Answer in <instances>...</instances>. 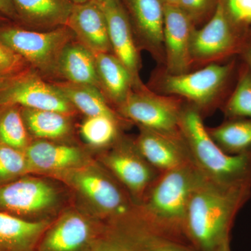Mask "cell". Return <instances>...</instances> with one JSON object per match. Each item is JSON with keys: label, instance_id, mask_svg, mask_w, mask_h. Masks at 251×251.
Here are the masks:
<instances>
[{"label": "cell", "instance_id": "cell-1", "mask_svg": "<svg viewBox=\"0 0 251 251\" xmlns=\"http://www.w3.org/2000/svg\"><path fill=\"white\" fill-rule=\"evenodd\" d=\"M251 195V186H223L204 177L191 195L186 211L184 235L189 244L197 251H217Z\"/></svg>", "mask_w": 251, "mask_h": 251}, {"label": "cell", "instance_id": "cell-2", "mask_svg": "<svg viewBox=\"0 0 251 251\" xmlns=\"http://www.w3.org/2000/svg\"><path fill=\"white\" fill-rule=\"evenodd\" d=\"M204 178L193 162L161 173L140 202L137 219L158 233L184 242L188 203Z\"/></svg>", "mask_w": 251, "mask_h": 251}, {"label": "cell", "instance_id": "cell-3", "mask_svg": "<svg viewBox=\"0 0 251 251\" xmlns=\"http://www.w3.org/2000/svg\"><path fill=\"white\" fill-rule=\"evenodd\" d=\"M180 130L193 163L206 179L223 186H251V153L224 152L208 133L202 115L186 102Z\"/></svg>", "mask_w": 251, "mask_h": 251}, {"label": "cell", "instance_id": "cell-4", "mask_svg": "<svg viewBox=\"0 0 251 251\" xmlns=\"http://www.w3.org/2000/svg\"><path fill=\"white\" fill-rule=\"evenodd\" d=\"M234 69V61L209 64L178 75L168 74L161 68L156 70L148 88L157 94L181 98L202 116L222 102Z\"/></svg>", "mask_w": 251, "mask_h": 251}, {"label": "cell", "instance_id": "cell-5", "mask_svg": "<svg viewBox=\"0 0 251 251\" xmlns=\"http://www.w3.org/2000/svg\"><path fill=\"white\" fill-rule=\"evenodd\" d=\"M251 36V28L234 23L219 1L212 18L201 29L196 28L193 31V69H200L240 54Z\"/></svg>", "mask_w": 251, "mask_h": 251}, {"label": "cell", "instance_id": "cell-6", "mask_svg": "<svg viewBox=\"0 0 251 251\" xmlns=\"http://www.w3.org/2000/svg\"><path fill=\"white\" fill-rule=\"evenodd\" d=\"M75 34L68 26L40 31L9 26L0 29V41L44 73L57 72L63 50Z\"/></svg>", "mask_w": 251, "mask_h": 251}, {"label": "cell", "instance_id": "cell-7", "mask_svg": "<svg viewBox=\"0 0 251 251\" xmlns=\"http://www.w3.org/2000/svg\"><path fill=\"white\" fill-rule=\"evenodd\" d=\"M184 103L179 97L157 94L148 88L133 91L118 108L141 128L178 136L182 135L180 117Z\"/></svg>", "mask_w": 251, "mask_h": 251}, {"label": "cell", "instance_id": "cell-8", "mask_svg": "<svg viewBox=\"0 0 251 251\" xmlns=\"http://www.w3.org/2000/svg\"><path fill=\"white\" fill-rule=\"evenodd\" d=\"M125 9L138 47L148 50L165 64L164 6L159 0H120Z\"/></svg>", "mask_w": 251, "mask_h": 251}, {"label": "cell", "instance_id": "cell-9", "mask_svg": "<svg viewBox=\"0 0 251 251\" xmlns=\"http://www.w3.org/2000/svg\"><path fill=\"white\" fill-rule=\"evenodd\" d=\"M0 104H18L27 108L52 110L64 115L72 110V104L54 85H50L34 75L21 77L1 87Z\"/></svg>", "mask_w": 251, "mask_h": 251}, {"label": "cell", "instance_id": "cell-10", "mask_svg": "<svg viewBox=\"0 0 251 251\" xmlns=\"http://www.w3.org/2000/svg\"><path fill=\"white\" fill-rule=\"evenodd\" d=\"M105 161L139 203L161 173L144 158L135 144H119Z\"/></svg>", "mask_w": 251, "mask_h": 251}, {"label": "cell", "instance_id": "cell-11", "mask_svg": "<svg viewBox=\"0 0 251 251\" xmlns=\"http://www.w3.org/2000/svg\"><path fill=\"white\" fill-rule=\"evenodd\" d=\"M196 26L178 6H164L165 72L173 75L193 69L191 39Z\"/></svg>", "mask_w": 251, "mask_h": 251}, {"label": "cell", "instance_id": "cell-12", "mask_svg": "<svg viewBox=\"0 0 251 251\" xmlns=\"http://www.w3.org/2000/svg\"><path fill=\"white\" fill-rule=\"evenodd\" d=\"M100 6L103 8L108 22L112 54L128 69L133 77V91L146 90L148 87L144 85L140 79L141 59L139 47L125 9L120 0L112 4Z\"/></svg>", "mask_w": 251, "mask_h": 251}, {"label": "cell", "instance_id": "cell-13", "mask_svg": "<svg viewBox=\"0 0 251 251\" xmlns=\"http://www.w3.org/2000/svg\"><path fill=\"white\" fill-rule=\"evenodd\" d=\"M140 128L135 146L144 158L160 173L193 162L182 135L163 134Z\"/></svg>", "mask_w": 251, "mask_h": 251}, {"label": "cell", "instance_id": "cell-14", "mask_svg": "<svg viewBox=\"0 0 251 251\" xmlns=\"http://www.w3.org/2000/svg\"><path fill=\"white\" fill-rule=\"evenodd\" d=\"M67 26L94 54L112 52L106 16L97 0L74 4Z\"/></svg>", "mask_w": 251, "mask_h": 251}, {"label": "cell", "instance_id": "cell-15", "mask_svg": "<svg viewBox=\"0 0 251 251\" xmlns=\"http://www.w3.org/2000/svg\"><path fill=\"white\" fill-rule=\"evenodd\" d=\"M94 231L88 221L70 214L46 232L36 251H92Z\"/></svg>", "mask_w": 251, "mask_h": 251}, {"label": "cell", "instance_id": "cell-16", "mask_svg": "<svg viewBox=\"0 0 251 251\" xmlns=\"http://www.w3.org/2000/svg\"><path fill=\"white\" fill-rule=\"evenodd\" d=\"M55 197L52 186L39 179L25 178L0 187V206L18 212L44 210Z\"/></svg>", "mask_w": 251, "mask_h": 251}, {"label": "cell", "instance_id": "cell-17", "mask_svg": "<svg viewBox=\"0 0 251 251\" xmlns=\"http://www.w3.org/2000/svg\"><path fill=\"white\" fill-rule=\"evenodd\" d=\"M18 21L36 29L67 25L74 7L70 0H12Z\"/></svg>", "mask_w": 251, "mask_h": 251}, {"label": "cell", "instance_id": "cell-18", "mask_svg": "<svg viewBox=\"0 0 251 251\" xmlns=\"http://www.w3.org/2000/svg\"><path fill=\"white\" fill-rule=\"evenodd\" d=\"M76 183L82 193L108 215L126 218L129 202L118 185L106 176L94 173L79 175Z\"/></svg>", "mask_w": 251, "mask_h": 251}, {"label": "cell", "instance_id": "cell-19", "mask_svg": "<svg viewBox=\"0 0 251 251\" xmlns=\"http://www.w3.org/2000/svg\"><path fill=\"white\" fill-rule=\"evenodd\" d=\"M94 54L100 88L109 100L120 107L134 90L133 77L111 52Z\"/></svg>", "mask_w": 251, "mask_h": 251}, {"label": "cell", "instance_id": "cell-20", "mask_svg": "<svg viewBox=\"0 0 251 251\" xmlns=\"http://www.w3.org/2000/svg\"><path fill=\"white\" fill-rule=\"evenodd\" d=\"M57 72L68 82L100 89L95 57L82 44L69 43L59 57Z\"/></svg>", "mask_w": 251, "mask_h": 251}, {"label": "cell", "instance_id": "cell-21", "mask_svg": "<svg viewBox=\"0 0 251 251\" xmlns=\"http://www.w3.org/2000/svg\"><path fill=\"white\" fill-rule=\"evenodd\" d=\"M47 225L0 213V251H34Z\"/></svg>", "mask_w": 251, "mask_h": 251}, {"label": "cell", "instance_id": "cell-22", "mask_svg": "<svg viewBox=\"0 0 251 251\" xmlns=\"http://www.w3.org/2000/svg\"><path fill=\"white\" fill-rule=\"evenodd\" d=\"M26 158L29 166L36 169L56 171L77 164L81 154L73 147L39 141L28 147Z\"/></svg>", "mask_w": 251, "mask_h": 251}, {"label": "cell", "instance_id": "cell-23", "mask_svg": "<svg viewBox=\"0 0 251 251\" xmlns=\"http://www.w3.org/2000/svg\"><path fill=\"white\" fill-rule=\"evenodd\" d=\"M206 129L218 146L227 154L251 153V119L228 120Z\"/></svg>", "mask_w": 251, "mask_h": 251}, {"label": "cell", "instance_id": "cell-24", "mask_svg": "<svg viewBox=\"0 0 251 251\" xmlns=\"http://www.w3.org/2000/svg\"><path fill=\"white\" fill-rule=\"evenodd\" d=\"M54 86L69 103L75 105L88 117L99 115L117 116L98 87L69 82L55 84Z\"/></svg>", "mask_w": 251, "mask_h": 251}, {"label": "cell", "instance_id": "cell-25", "mask_svg": "<svg viewBox=\"0 0 251 251\" xmlns=\"http://www.w3.org/2000/svg\"><path fill=\"white\" fill-rule=\"evenodd\" d=\"M23 117L28 128L39 138L55 139L67 135L70 129L67 117L60 112L26 108Z\"/></svg>", "mask_w": 251, "mask_h": 251}, {"label": "cell", "instance_id": "cell-26", "mask_svg": "<svg viewBox=\"0 0 251 251\" xmlns=\"http://www.w3.org/2000/svg\"><path fill=\"white\" fill-rule=\"evenodd\" d=\"M128 223L121 226L148 251H197L183 241L155 232L139 219Z\"/></svg>", "mask_w": 251, "mask_h": 251}, {"label": "cell", "instance_id": "cell-27", "mask_svg": "<svg viewBox=\"0 0 251 251\" xmlns=\"http://www.w3.org/2000/svg\"><path fill=\"white\" fill-rule=\"evenodd\" d=\"M239 74L235 90L224 105L228 120L251 119V71L246 64Z\"/></svg>", "mask_w": 251, "mask_h": 251}, {"label": "cell", "instance_id": "cell-28", "mask_svg": "<svg viewBox=\"0 0 251 251\" xmlns=\"http://www.w3.org/2000/svg\"><path fill=\"white\" fill-rule=\"evenodd\" d=\"M80 130L84 139L90 145L106 146L113 143L118 137V118L107 115L88 117Z\"/></svg>", "mask_w": 251, "mask_h": 251}, {"label": "cell", "instance_id": "cell-29", "mask_svg": "<svg viewBox=\"0 0 251 251\" xmlns=\"http://www.w3.org/2000/svg\"><path fill=\"white\" fill-rule=\"evenodd\" d=\"M27 133L21 114L10 108L0 117V141L4 145L20 150L27 145Z\"/></svg>", "mask_w": 251, "mask_h": 251}, {"label": "cell", "instance_id": "cell-30", "mask_svg": "<svg viewBox=\"0 0 251 251\" xmlns=\"http://www.w3.org/2000/svg\"><path fill=\"white\" fill-rule=\"evenodd\" d=\"M92 251H148L121 226L98 239Z\"/></svg>", "mask_w": 251, "mask_h": 251}, {"label": "cell", "instance_id": "cell-31", "mask_svg": "<svg viewBox=\"0 0 251 251\" xmlns=\"http://www.w3.org/2000/svg\"><path fill=\"white\" fill-rule=\"evenodd\" d=\"M27 158L21 151L11 147L0 146V179L17 176L27 170Z\"/></svg>", "mask_w": 251, "mask_h": 251}, {"label": "cell", "instance_id": "cell-32", "mask_svg": "<svg viewBox=\"0 0 251 251\" xmlns=\"http://www.w3.org/2000/svg\"><path fill=\"white\" fill-rule=\"evenodd\" d=\"M219 0H179V8L196 28L204 25L215 14Z\"/></svg>", "mask_w": 251, "mask_h": 251}, {"label": "cell", "instance_id": "cell-33", "mask_svg": "<svg viewBox=\"0 0 251 251\" xmlns=\"http://www.w3.org/2000/svg\"><path fill=\"white\" fill-rule=\"evenodd\" d=\"M219 3L234 23L250 27L251 0H219Z\"/></svg>", "mask_w": 251, "mask_h": 251}, {"label": "cell", "instance_id": "cell-34", "mask_svg": "<svg viewBox=\"0 0 251 251\" xmlns=\"http://www.w3.org/2000/svg\"><path fill=\"white\" fill-rule=\"evenodd\" d=\"M23 59L0 41V74L16 70L21 67Z\"/></svg>", "mask_w": 251, "mask_h": 251}, {"label": "cell", "instance_id": "cell-35", "mask_svg": "<svg viewBox=\"0 0 251 251\" xmlns=\"http://www.w3.org/2000/svg\"><path fill=\"white\" fill-rule=\"evenodd\" d=\"M0 15L5 18L18 21L12 0H0Z\"/></svg>", "mask_w": 251, "mask_h": 251}, {"label": "cell", "instance_id": "cell-36", "mask_svg": "<svg viewBox=\"0 0 251 251\" xmlns=\"http://www.w3.org/2000/svg\"><path fill=\"white\" fill-rule=\"evenodd\" d=\"M240 55L242 56L246 64L251 71V36L250 39L248 41L247 45L243 49L242 52H241Z\"/></svg>", "mask_w": 251, "mask_h": 251}, {"label": "cell", "instance_id": "cell-37", "mask_svg": "<svg viewBox=\"0 0 251 251\" xmlns=\"http://www.w3.org/2000/svg\"><path fill=\"white\" fill-rule=\"evenodd\" d=\"M217 251H231L230 246H229V237L226 238L222 243L220 244Z\"/></svg>", "mask_w": 251, "mask_h": 251}, {"label": "cell", "instance_id": "cell-38", "mask_svg": "<svg viewBox=\"0 0 251 251\" xmlns=\"http://www.w3.org/2000/svg\"><path fill=\"white\" fill-rule=\"evenodd\" d=\"M163 6H178L179 7V0H159Z\"/></svg>", "mask_w": 251, "mask_h": 251}, {"label": "cell", "instance_id": "cell-39", "mask_svg": "<svg viewBox=\"0 0 251 251\" xmlns=\"http://www.w3.org/2000/svg\"><path fill=\"white\" fill-rule=\"evenodd\" d=\"M98 2L100 5H105L109 4H112V3L116 2V1H118L119 0H97Z\"/></svg>", "mask_w": 251, "mask_h": 251}, {"label": "cell", "instance_id": "cell-40", "mask_svg": "<svg viewBox=\"0 0 251 251\" xmlns=\"http://www.w3.org/2000/svg\"><path fill=\"white\" fill-rule=\"evenodd\" d=\"M74 4H85L88 1H92V0H70Z\"/></svg>", "mask_w": 251, "mask_h": 251}, {"label": "cell", "instance_id": "cell-41", "mask_svg": "<svg viewBox=\"0 0 251 251\" xmlns=\"http://www.w3.org/2000/svg\"><path fill=\"white\" fill-rule=\"evenodd\" d=\"M4 17H3L2 16H1V15H0V21H1V20H3V19H4Z\"/></svg>", "mask_w": 251, "mask_h": 251}]
</instances>
